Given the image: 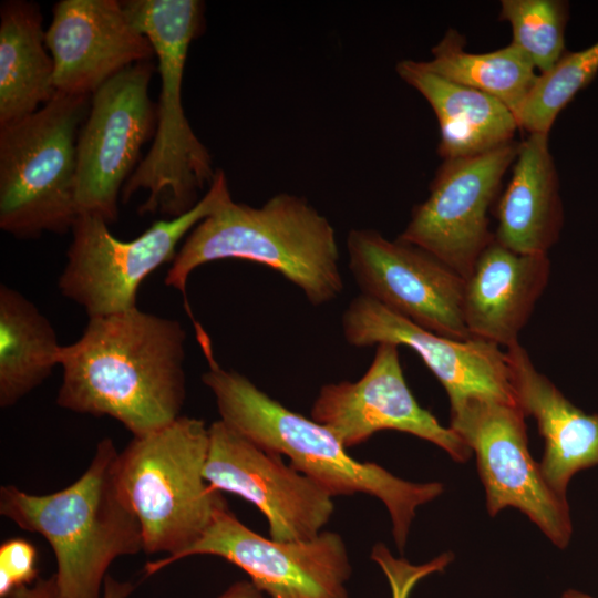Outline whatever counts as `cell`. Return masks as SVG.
I'll use <instances>...</instances> for the list:
<instances>
[{"label": "cell", "mask_w": 598, "mask_h": 598, "mask_svg": "<svg viewBox=\"0 0 598 598\" xmlns=\"http://www.w3.org/2000/svg\"><path fill=\"white\" fill-rule=\"evenodd\" d=\"M186 331L174 319L127 311L89 318L82 336L62 346L56 404L110 416L133 436L181 416L186 398Z\"/></svg>", "instance_id": "obj_1"}, {"label": "cell", "mask_w": 598, "mask_h": 598, "mask_svg": "<svg viewBox=\"0 0 598 598\" xmlns=\"http://www.w3.org/2000/svg\"><path fill=\"white\" fill-rule=\"evenodd\" d=\"M209 347L204 350L209 367L202 381L215 398L219 420L262 448L288 457L332 497L365 494L381 501L403 553L416 511L441 496L444 485L406 481L377 463L353 458L331 430L286 408L244 374L221 368Z\"/></svg>", "instance_id": "obj_2"}, {"label": "cell", "mask_w": 598, "mask_h": 598, "mask_svg": "<svg viewBox=\"0 0 598 598\" xmlns=\"http://www.w3.org/2000/svg\"><path fill=\"white\" fill-rule=\"evenodd\" d=\"M230 258L274 269L315 307L344 289L334 227L295 194H276L259 207L228 200L186 236L164 282L185 296L196 268Z\"/></svg>", "instance_id": "obj_3"}, {"label": "cell", "mask_w": 598, "mask_h": 598, "mask_svg": "<svg viewBox=\"0 0 598 598\" xmlns=\"http://www.w3.org/2000/svg\"><path fill=\"white\" fill-rule=\"evenodd\" d=\"M118 453L111 439L101 440L86 471L55 493L0 488V514L53 549L54 598H102L111 564L144 550L141 525L116 482Z\"/></svg>", "instance_id": "obj_4"}, {"label": "cell", "mask_w": 598, "mask_h": 598, "mask_svg": "<svg viewBox=\"0 0 598 598\" xmlns=\"http://www.w3.org/2000/svg\"><path fill=\"white\" fill-rule=\"evenodd\" d=\"M124 9L151 41L158 62L161 95L154 140L123 186L121 200L146 190L141 214L171 218L190 210L209 188L216 171L207 147L190 127L182 103V83L189 45L204 24L198 0H126Z\"/></svg>", "instance_id": "obj_5"}, {"label": "cell", "mask_w": 598, "mask_h": 598, "mask_svg": "<svg viewBox=\"0 0 598 598\" xmlns=\"http://www.w3.org/2000/svg\"><path fill=\"white\" fill-rule=\"evenodd\" d=\"M209 426L181 415L171 424L133 436L118 453V488L142 529L144 550L165 553L145 564L153 575L179 560L226 504L204 477Z\"/></svg>", "instance_id": "obj_6"}, {"label": "cell", "mask_w": 598, "mask_h": 598, "mask_svg": "<svg viewBox=\"0 0 598 598\" xmlns=\"http://www.w3.org/2000/svg\"><path fill=\"white\" fill-rule=\"evenodd\" d=\"M91 95L58 93L0 127V228L20 239L64 234L79 213L76 141Z\"/></svg>", "instance_id": "obj_7"}, {"label": "cell", "mask_w": 598, "mask_h": 598, "mask_svg": "<svg viewBox=\"0 0 598 598\" xmlns=\"http://www.w3.org/2000/svg\"><path fill=\"white\" fill-rule=\"evenodd\" d=\"M230 199L226 174L217 169L209 188L190 210L154 221L132 240L114 237L101 217L79 215L71 229L59 290L81 306L89 318L136 308L141 283L163 264L173 261L179 243L193 228Z\"/></svg>", "instance_id": "obj_8"}, {"label": "cell", "mask_w": 598, "mask_h": 598, "mask_svg": "<svg viewBox=\"0 0 598 598\" xmlns=\"http://www.w3.org/2000/svg\"><path fill=\"white\" fill-rule=\"evenodd\" d=\"M525 416L515 402L468 396L450 404L448 426L475 454L487 513L496 516L514 507L554 546L565 549L573 535L569 504L550 487L533 458Z\"/></svg>", "instance_id": "obj_9"}, {"label": "cell", "mask_w": 598, "mask_h": 598, "mask_svg": "<svg viewBox=\"0 0 598 598\" xmlns=\"http://www.w3.org/2000/svg\"><path fill=\"white\" fill-rule=\"evenodd\" d=\"M152 61L121 71L92 95L76 141L79 215L114 223L123 186L136 168L141 150L154 137L156 107L150 97Z\"/></svg>", "instance_id": "obj_10"}, {"label": "cell", "mask_w": 598, "mask_h": 598, "mask_svg": "<svg viewBox=\"0 0 598 598\" xmlns=\"http://www.w3.org/2000/svg\"><path fill=\"white\" fill-rule=\"evenodd\" d=\"M196 555L234 564L268 598H349L352 566L343 538L334 532L278 542L250 529L225 504L179 560Z\"/></svg>", "instance_id": "obj_11"}, {"label": "cell", "mask_w": 598, "mask_h": 598, "mask_svg": "<svg viewBox=\"0 0 598 598\" xmlns=\"http://www.w3.org/2000/svg\"><path fill=\"white\" fill-rule=\"evenodd\" d=\"M348 267L364 295L435 333L467 340L465 279L425 249L371 228L351 229Z\"/></svg>", "instance_id": "obj_12"}, {"label": "cell", "mask_w": 598, "mask_h": 598, "mask_svg": "<svg viewBox=\"0 0 598 598\" xmlns=\"http://www.w3.org/2000/svg\"><path fill=\"white\" fill-rule=\"evenodd\" d=\"M519 143L488 152L444 159L399 238L431 252L464 279L482 251L495 239L488 210Z\"/></svg>", "instance_id": "obj_13"}, {"label": "cell", "mask_w": 598, "mask_h": 598, "mask_svg": "<svg viewBox=\"0 0 598 598\" xmlns=\"http://www.w3.org/2000/svg\"><path fill=\"white\" fill-rule=\"evenodd\" d=\"M204 477L215 491L255 505L278 542L317 536L334 512L333 497L320 485L221 420L209 425Z\"/></svg>", "instance_id": "obj_14"}, {"label": "cell", "mask_w": 598, "mask_h": 598, "mask_svg": "<svg viewBox=\"0 0 598 598\" xmlns=\"http://www.w3.org/2000/svg\"><path fill=\"white\" fill-rule=\"evenodd\" d=\"M399 347L379 343L365 373L357 381H340L321 386L310 417L327 426L349 448L375 433L392 430L425 440L458 463L472 451L450 427L442 425L422 408L403 374Z\"/></svg>", "instance_id": "obj_15"}, {"label": "cell", "mask_w": 598, "mask_h": 598, "mask_svg": "<svg viewBox=\"0 0 598 598\" xmlns=\"http://www.w3.org/2000/svg\"><path fill=\"white\" fill-rule=\"evenodd\" d=\"M341 328L352 347L389 342L412 349L442 384L450 404L468 396L516 403L506 351L494 343L435 333L361 293L343 311Z\"/></svg>", "instance_id": "obj_16"}, {"label": "cell", "mask_w": 598, "mask_h": 598, "mask_svg": "<svg viewBox=\"0 0 598 598\" xmlns=\"http://www.w3.org/2000/svg\"><path fill=\"white\" fill-rule=\"evenodd\" d=\"M45 44L54 63V89L68 95H92L121 71L155 56L117 0L59 1Z\"/></svg>", "instance_id": "obj_17"}, {"label": "cell", "mask_w": 598, "mask_h": 598, "mask_svg": "<svg viewBox=\"0 0 598 598\" xmlns=\"http://www.w3.org/2000/svg\"><path fill=\"white\" fill-rule=\"evenodd\" d=\"M549 274L548 255L515 252L494 239L465 278L463 317L471 338L506 349L518 343Z\"/></svg>", "instance_id": "obj_18"}, {"label": "cell", "mask_w": 598, "mask_h": 598, "mask_svg": "<svg viewBox=\"0 0 598 598\" xmlns=\"http://www.w3.org/2000/svg\"><path fill=\"white\" fill-rule=\"evenodd\" d=\"M515 401L544 439L539 463L550 487L567 497L575 474L598 465V413L573 404L516 343L506 349Z\"/></svg>", "instance_id": "obj_19"}, {"label": "cell", "mask_w": 598, "mask_h": 598, "mask_svg": "<svg viewBox=\"0 0 598 598\" xmlns=\"http://www.w3.org/2000/svg\"><path fill=\"white\" fill-rule=\"evenodd\" d=\"M512 176L496 206L495 240L519 254H546L559 238L564 210L548 134L518 145Z\"/></svg>", "instance_id": "obj_20"}, {"label": "cell", "mask_w": 598, "mask_h": 598, "mask_svg": "<svg viewBox=\"0 0 598 598\" xmlns=\"http://www.w3.org/2000/svg\"><path fill=\"white\" fill-rule=\"evenodd\" d=\"M395 70L433 109L443 161L478 155L514 141L518 122L498 99L439 76L421 61L402 60Z\"/></svg>", "instance_id": "obj_21"}, {"label": "cell", "mask_w": 598, "mask_h": 598, "mask_svg": "<svg viewBox=\"0 0 598 598\" xmlns=\"http://www.w3.org/2000/svg\"><path fill=\"white\" fill-rule=\"evenodd\" d=\"M54 63L39 4L4 1L0 8V127L18 122L56 94Z\"/></svg>", "instance_id": "obj_22"}, {"label": "cell", "mask_w": 598, "mask_h": 598, "mask_svg": "<svg viewBox=\"0 0 598 598\" xmlns=\"http://www.w3.org/2000/svg\"><path fill=\"white\" fill-rule=\"evenodd\" d=\"M62 346L51 322L22 293L0 286V406L10 408L48 379Z\"/></svg>", "instance_id": "obj_23"}, {"label": "cell", "mask_w": 598, "mask_h": 598, "mask_svg": "<svg viewBox=\"0 0 598 598\" xmlns=\"http://www.w3.org/2000/svg\"><path fill=\"white\" fill-rule=\"evenodd\" d=\"M465 38L454 29L431 50L423 66L454 83L489 94L517 116L537 74L529 59L513 44L486 53L465 51Z\"/></svg>", "instance_id": "obj_24"}, {"label": "cell", "mask_w": 598, "mask_h": 598, "mask_svg": "<svg viewBox=\"0 0 598 598\" xmlns=\"http://www.w3.org/2000/svg\"><path fill=\"white\" fill-rule=\"evenodd\" d=\"M598 72V41L576 52H566L547 72L540 73L516 120L528 134L549 131L560 111L591 82Z\"/></svg>", "instance_id": "obj_25"}, {"label": "cell", "mask_w": 598, "mask_h": 598, "mask_svg": "<svg viewBox=\"0 0 598 598\" xmlns=\"http://www.w3.org/2000/svg\"><path fill=\"white\" fill-rule=\"evenodd\" d=\"M499 19L511 24V44L522 51L540 73L550 70L566 53L567 2L503 0Z\"/></svg>", "instance_id": "obj_26"}, {"label": "cell", "mask_w": 598, "mask_h": 598, "mask_svg": "<svg viewBox=\"0 0 598 598\" xmlns=\"http://www.w3.org/2000/svg\"><path fill=\"white\" fill-rule=\"evenodd\" d=\"M370 558L384 574L391 598H410L415 586L424 578L443 573L454 559L451 551L442 553L424 564H412L404 557H395L382 543L373 546Z\"/></svg>", "instance_id": "obj_27"}, {"label": "cell", "mask_w": 598, "mask_h": 598, "mask_svg": "<svg viewBox=\"0 0 598 598\" xmlns=\"http://www.w3.org/2000/svg\"><path fill=\"white\" fill-rule=\"evenodd\" d=\"M35 547L23 538H10L0 546V597L32 585L38 577Z\"/></svg>", "instance_id": "obj_28"}, {"label": "cell", "mask_w": 598, "mask_h": 598, "mask_svg": "<svg viewBox=\"0 0 598 598\" xmlns=\"http://www.w3.org/2000/svg\"><path fill=\"white\" fill-rule=\"evenodd\" d=\"M134 590L130 581H120L110 575L103 584L102 598H128ZM7 598H54V576L38 578L32 585L14 589Z\"/></svg>", "instance_id": "obj_29"}, {"label": "cell", "mask_w": 598, "mask_h": 598, "mask_svg": "<svg viewBox=\"0 0 598 598\" xmlns=\"http://www.w3.org/2000/svg\"><path fill=\"white\" fill-rule=\"evenodd\" d=\"M217 598H268L250 580H240L230 585Z\"/></svg>", "instance_id": "obj_30"}, {"label": "cell", "mask_w": 598, "mask_h": 598, "mask_svg": "<svg viewBox=\"0 0 598 598\" xmlns=\"http://www.w3.org/2000/svg\"><path fill=\"white\" fill-rule=\"evenodd\" d=\"M559 598H597L577 589L565 590Z\"/></svg>", "instance_id": "obj_31"}]
</instances>
